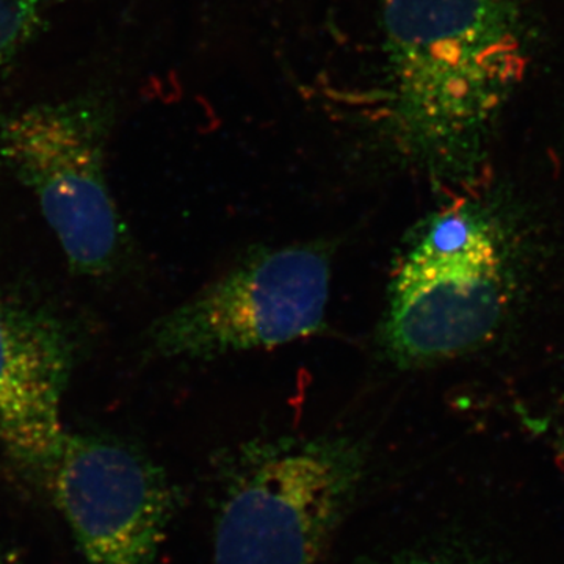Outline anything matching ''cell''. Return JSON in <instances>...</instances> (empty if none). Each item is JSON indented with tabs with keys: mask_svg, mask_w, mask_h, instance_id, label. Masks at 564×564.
Wrapping results in <instances>:
<instances>
[{
	"mask_svg": "<svg viewBox=\"0 0 564 564\" xmlns=\"http://www.w3.org/2000/svg\"><path fill=\"white\" fill-rule=\"evenodd\" d=\"M82 351L80 329L61 304L0 273V445L41 489L68 434L62 406Z\"/></svg>",
	"mask_w": 564,
	"mask_h": 564,
	"instance_id": "7",
	"label": "cell"
},
{
	"mask_svg": "<svg viewBox=\"0 0 564 564\" xmlns=\"http://www.w3.org/2000/svg\"><path fill=\"white\" fill-rule=\"evenodd\" d=\"M332 258L317 245L265 248L152 323L144 351L214 359L276 347L323 329Z\"/></svg>",
	"mask_w": 564,
	"mask_h": 564,
	"instance_id": "4",
	"label": "cell"
},
{
	"mask_svg": "<svg viewBox=\"0 0 564 564\" xmlns=\"http://www.w3.org/2000/svg\"><path fill=\"white\" fill-rule=\"evenodd\" d=\"M46 491L88 564H161L180 494L135 445L66 434Z\"/></svg>",
	"mask_w": 564,
	"mask_h": 564,
	"instance_id": "5",
	"label": "cell"
},
{
	"mask_svg": "<svg viewBox=\"0 0 564 564\" xmlns=\"http://www.w3.org/2000/svg\"><path fill=\"white\" fill-rule=\"evenodd\" d=\"M110 128L111 106L101 93L32 104L0 120V166L32 193L79 276H109L128 251L107 182Z\"/></svg>",
	"mask_w": 564,
	"mask_h": 564,
	"instance_id": "3",
	"label": "cell"
},
{
	"mask_svg": "<svg viewBox=\"0 0 564 564\" xmlns=\"http://www.w3.org/2000/svg\"><path fill=\"white\" fill-rule=\"evenodd\" d=\"M529 51L519 0H383L377 104L386 137L434 180L473 181Z\"/></svg>",
	"mask_w": 564,
	"mask_h": 564,
	"instance_id": "1",
	"label": "cell"
},
{
	"mask_svg": "<svg viewBox=\"0 0 564 564\" xmlns=\"http://www.w3.org/2000/svg\"><path fill=\"white\" fill-rule=\"evenodd\" d=\"M367 564H478L469 562H459V560L444 558V556L403 554L388 556V558L377 560V562Z\"/></svg>",
	"mask_w": 564,
	"mask_h": 564,
	"instance_id": "9",
	"label": "cell"
},
{
	"mask_svg": "<svg viewBox=\"0 0 564 564\" xmlns=\"http://www.w3.org/2000/svg\"><path fill=\"white\" fill-rule=\"evenodd\" d=\"M44 25L43 0H0V82Z\"/></svg>",
	"mask_w": 564,
	"mask_h": 564,
	"instance_id": "8",
	"label": "cell"
},
{
	"mask_svg": "<svg viewBox=\"0 0 564 564\" xmlns=\"http://www.w3.org/2000/svg\"><path fill=\"white\" fill-rule=\"evenodd\" d=\"M350 437L245 445L221 480L214 564H322L364 480Z\"/></svg>",
	"mask_w": 564,
	"mask_h": 564,
	"instance_id": "2",
	"label": "cell"
},
{
	"mask_svg": "<svg viewBox=\"0 0 564 564\" xmlns=\"http://www.w3.org/2000/svg\"><path fill=\"white\" fill-rule=\"evenodd\" d=\"M525 251L527 243L458 261L400 262L381 328L389 359L415 369L492 343L521 302Z\"/></svg>",
	"mask_w": 564,
	"mask_h": 564,
	"instance_id": "6",
	"label": "cell"
},
{
	"mask_svg": "<svg viewBox=\"0 0 564 564\" xmlns=\"http://www.w3.org/2000/svg\"><path fill=\"white\" fill-rule=\"evenodd\" d=\"M0 564H21L13 555L0 551Z\"/></svg>",
	"mask_w": 564,
	"mask_h": 564,
	"instance_id": "10",
	"label": "cell"
}]
</instances>
